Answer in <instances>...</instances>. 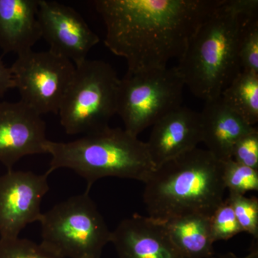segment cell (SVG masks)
Instances as JSON below:
<instances>
[{
	"label": "cell",
	"mask_w": 258,
	"mask_h": 258,
	"mask_svg": "<svg viewBox=\"0 0 258 258\" xmlns=\"http://www.w3.org/2000/svg\"><path fill=\"white\" fill-rule=\"evenodd\" d=\"M222 0H96L104 44L128 73L164 69L179 59L199 25Z\"/></svg>",
	"instance_id": "1"
},
{
	"label": "cell",
	"mask_w": 258,
	"mask_h": 258,
	"mask_svg": "<svg viewBox=\"0 0 258 258\" xmlns=\"http://www.w3.org/2000/svg\"><path fill=\"white\" fill-rule=\"evenodd\" d=\"M257 11L255 0H222L199 25L176 66L194 96L205 101L220 96L242 71L241 34Z\"/></svg>",
	"instance_id": "2"
},
{
	"label": "cell",
	"mask_w": 258,
	"mask_h": 258,
	"mask_svg": "<svg viewBox=\"0 0 258 258\" xmlns=\"http://www.w3.org/2000/svg\"><path fill=\"white\" fill-rule=\"evenodd\" d=\"M223 162L195 148L157 166L144 182L148 216L165 222L190 215L211 217L225 200Z\"/></svg>",
	"instance_id": "3"
},
{
	"label": "cell",
	"mask_w": 258,
	"mask_h": 258,
	"mask_svg": "<svg viewBox=\"0 0 258 258\" xmlns=\"http://www.w3.org/2000/svg\"><path fill=\"white\" fill-rule=\"evenodd\" d=\"M44 149L51 156L49 175L57 169H71L86 180L88 191L105 177L144 183L156 168L146 142L124 128L108 126L68 142L47 139Z\"/></svg>",
	"instance_id": "4"
},
{
	"label": "cell",
	"mask_w": 258,
	"mask_h": 258,
	"mask_svg": "<svg viewBox=\"0 0 258 258\" xmlns=\"http://www.w3.org/2000/svg\"><path fill=\"white\" fill-rule=\"evenodd\" d=\"M119 81L114 69L105 61L87 58L76 64L57 113L66 134L86 135L109 126L116 114Z\"/></svg>",
	"instance_id": "5"
},
{
	"label": "cell",
	"mask_w": 258,
	"mask_h": 258,
	"mask_svg": "<svg viewBox=\"0 0 258 258\" xmlns=\"http://www.w3.org/2000/svg\"><path fill=\"white\" fill-rule=\"evenodd\" d=\"M41 243L60 258H101L111 232L88 191L42 213Z\"/></svg>",
	"instance_id": "6"
},
{
	"label": "cell",
	"mask_w": 258,
	"mask_h": 258,
	"mask_svg": "<svg viewBox=\"0 0 258 258\" xmlns=\"http://www.w3.org/2000/svg\"><path fill=\"white\" fill-rule=\"evenodd\" d=\"M184 81L176 67L126 73L120 79L116 114L128 133L138 137L181 106Z\"/></svg>",
	"instance_id": "7"
},
{
	"label": "cell",
	"mask_w": 258,
	"mask_h": 258,
	"mask_svg": "<svg viewBox=\"0 0 258 258\" xmlns=\"http://www.w3.org/2000/svg\"><path fill=\"white\" fill-rule=\"evenodd\" d=\"M10 69L20 101L40 115L58 113L74 79V63L50 50H30L18 55Z\"/></svg>",
	"instance_id": "8"
},
{
	"label": "cell",
	"mask_w": 258,
	"mask_h": 258,
	"mask_svg": "<svg viewBox=\"0 0 258 258\" xmlns=\"http://www.w3.org/2000/svg\"><path fill=\"white\" fill-rule=\"evenodd\" d=\"M48 176L13 169L0 176V237H18L27 226L40 221Z\"/></svg>",
	"instance_id": "9"
},
{
	"label": "cell",
	"mask_w": 258,
	"mask_h": 258,
	"mask_svg": "<svg viewBox=\"0 0 258 258\" xmlns=\"http://www.w3.org/2000/svg\"><path fill=\"white\" fill-rule=\"evenodd\" d=\"M37 18L42 38L50 45L49 50L75 66L86 60L91 49L100 42L83 17L67 5L39 0Z\"/></svg>",
	"instance_id": "10"
},
{
	"label": "cell",
	"mask_w": 258,
	"mask_h": 258,
	"mask_svg": "<svg viewBox=\"0 0 258 258\" xmlns=\"http://www.w3.org/2000/svg\"><path fill=\"white\" fill-rule=\"evenodd\" d=\"M46 124L23 102L0 101V163L12 170L27 156L45 154Z\"/></svg>",
	"instance_id": "11"
},
{
	"label": "cell",
	"mask_w": 258,
	"mask_h": 258,
	"mask_svg": "<svg viewBox=\"0 0 258 258\" xmlns=\"http://www.w3.org/2000/svg\"><path fill=\"white\" fill-rule=\"evenodd\" d=\"M118 258H186L171 240L164 222L134 214L111 232Z\"/></svg>",
	"instance_id": "12"
},
{
	"label": "cell",
	"mask_w": 258,
	"mask_h": 258,
	"mask_svg": "<svg viewBox=\"0 0 258 258\" xmlns=\"http://www.w3.org/2000/svg\"><path fill=\"white\" fill-rule=\"evenodd\" d=\"M203 142L200 112L182 106L163 116L152 125L146 142L156 167L198 148Z\"/></svg>",
	"instance_id": "13"
},
{
	"label": "cell",
	"mask_w": 258,
	"mask_h": 258,
	"mask_svg": "<svg viewBox=\"0 0 258 258\" xmlns=\"http://www.w3.org/2000/svg\"><path fill=\"white\" fill-rule=\"evenodd\" d=\"M200 115L203 143L221 161L231 159L236 143L255 128L229 108L221 96L205 101Z\"/></svg>",
	"instance_id": "14"
},
{
	"label": "cell",
	"mask_w": 258,
	"mask_h": 258,
	"mask_svg": "<svg viewBox=\"0 0 258 258\" xmlns=\"http://www.w3.org/2000/svg\"><path fill=\"white\" fill-rule=\"evenodd\" d=\"M39 0H0V49L21 55L42 38Z\"/></svg>",
	"instance_id": "15"
},
{
	"label": "cell",
	"mask_w": 258,
	"mask_h": 258,
	"mask_svg": "<svg viewBox=\"0 0 258 258\" xmlns=\"http://www.w3.org/2000/svg\"><path fill=\"white\" fill-rule=\"evenodd\" d=\"M164 222L171 240L186 258H213L210 217L190 215Z\"/></svg>",
	"instance_id": "16"
},
{
	"label": "cell",
	"mask_w": 258,
	"mask_h": 258,
	"mask_svg": "<svg viewBox=\"0 0 258 258\" xmlns=\"http://www.w3.org/2000/svg\"><path fill=\"white\" fill-rule=\"evenodd\" d=\"M220 96L226 105L254 126L258 122V74L241 71Z\"/></svg>",
	"instance_id": "17"
},
{
	"label": "cell",
	"mask_w": 258,
	"mask_h": 258,
	"mask_svg": "<svg viewBox=\"0 0 258 258\" xmlns=\"http://www.w3.org/2000/svg\"><path fill=\"white\" fill-rule=\"evenodd\" d=\"M222 179L229 193L245 195L258 190V170L239 164L232 159L222 161Z\"/></svg>",
	"instance_id": "18"
},
{
	"label": "cell",
	"mask_w": 258,
	"mask_h": 258,
	"mask_svg": "<svg viewBox=\"0 0 258 258\" xmlns=\"http://www.w3.org/2000/svg\"><path fill=\"white\" fill-rule=\"evenodd\" d=\"M226 200L233 209L236 219L242 232H247L258 238V200L255 197L229 193Z\"/></svg>",
	"instance_id": "19"
},
{
	"label": "cell",
	"mask_w": 258,
	"mask_h": 258,
	"mask_svg": "<svg viewBox=\"0 0 258 258\" xmlns=\"http://www.w3.org/2000/svg\"><path fill=\"white\" fill-rule=\"evenodd\" d=\"M238 55L242 71L258 74V15L248 19L244 24Z\"/></svg>",
	"instance_id": "20"
},
{
	"label": "cell",
	"mask_w": 258,
	"mask_h": 258,
	"mask_svg": "<svg viewBox=\"0 0 258 258\" xmlns=\"http://www.w3.org/2000/svg\"><path fill=\"white\" fill-rule=\"evenodd\" d=\"M0 258H60L40 242L28 239L0 237Z\"/></svg>",
	"instance_id": "21"
},
{
	"label": "cell",
	"mask_w": 258,
	"mask_h": 258,
	"mask_svg": "<svg viewBox=\"0 0 258 258\" xmlns=\"http://www.w3.org/2000/svg\"><path fill=\"white\" fill-rule=\"evenodd\" d=\"M210 224L214 242L230 240L242 232L233 209L226 198L210 217Z\"/></svg>",
	"instance_id": "22"
},
{
	"label": "cell",
	"mask_w": 258,
	"mask_h": 258,
	"mask_svg": "<svg viewBox=\"0 0 258 258\" xmlns=\"http://www.w3.org/2000/svg\"><path fill=\"white\" fill-rule=\"evenodd\" d=\"M231 159L258 170V131L255 128L236 143Z\"/></svg>",
	"instance_id": "23"
},
{
	"label": "cell",
	"mask_w": 258,
	"mask_h": 258,
	"mask_svg": "<svg viewBox=\"0 0 258 258\" xmlns=\"http://www.w3.org/2000/svg\"><path fill=\"white\" fill-rule=\"evenodd\" d=\"M14 77L10 67L5 66L0 59V99L10 90L15 89Z\"/></svg>",
	"instance_id": "24"
},
{
	"label": "cell",
	"mask_w": 258,
	"mask_h": 258,
	"mask_svg": "<svg viewBox=\"0 0 258 258\" xmlns=\"http://www.w3.org/2000/svg\"><path fill=\"white\" fill-rule=\"evenodd\" d=\"M217 258H258V247L257 244H253L250 249V252L248 254H246L245 256H237L233 253H227L223 254V255L220 256Z\"/></svg>",
	"instance_id": "25"
}]
</instances>
